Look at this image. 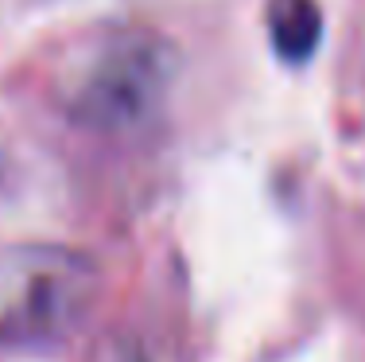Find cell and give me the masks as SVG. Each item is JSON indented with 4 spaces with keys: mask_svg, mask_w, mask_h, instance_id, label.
Instances as JSON below:
<instances>
[{
    "mask_svg": "<svg viewBox=\"0 0 365 362\" xmlns=\"http://www.w3.org/2000/svg\"><path fill=\"white\" fill-rule=\"evenodd\" d=\"M101 292V273L82 249L20 241L0 246V347L36 351L78 335Z\"/></svg>",
    "mask_w": 365,
    "mask_h": 362,
    "instance_id": "1",
    "label": "cell"
},
{
    "mask_svg": "<svg viewBox=\"0 0 365 362\" xmlns=\"http://www.w3.org/2000/svg\"><path fill=\"white\" fill-rule=\"evenodd\" d=\"M171 59L163 43L144 31H117L93 39L63 74V106L78 125L120 133L152 114L163 98Z\"/></svg>",
    "mask_w": 365,
    "mask_h": 362,
    "instance_id": "2",
    "label": "cell"
},
{
    "mask_svg": "<svg viewBox=\"0 0 365 362\" xmlns=\"http://www.w3.org/2000/svg\"><path fill=\"white\" fill-rule=\"evenodd\" d=\"M268 36L284 63H307L323 36V12L315 0H268Z\"/></svg>",
    "mask_w": 365,
    "mask_h": 362,
    "instance_id": "3",
    "label": "cell"
},
{
    "mask_svg": "<svg viewBox=\"0 0 365 362\" xmlns=\"http://www.w3.org/2000/svg\"><path fill=\"white\" fill-rule=\"evenodd\" d=\"M98 362H144V355L136 347H128V343H106V347H101V358Z\"/></svg>",
    "mask_w": 365,
    "mask_h": 362,
    "instance_id": "4",
    "label": "cell"
}]
</instances>
